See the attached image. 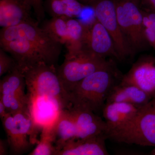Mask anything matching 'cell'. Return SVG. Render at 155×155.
<instances>
[{
    "label": "cell",
    "mask_w": 155,
    "mask_h": 155,
    "mask_svg": "<svg viewBox=\"0 0 155 155\" xmlns=\"http://www.w3.org/2000/svg\"><path fill=\"white\" fill-rule=\"evenodd\" d=\"M34 19L0 31V47L24 70L39 63L55 65L62 45Z\"/></svg>",
    "instance_id": "cell-1"
},
{
    "label": "cell",
    "mask_w": 155,
    "mask_h": 155,
    "mask_svg": "<svg viewBox=\"0 0 155 155\" xmlns=\"http://www.w3.org/2000/svg\"><path fill=\"white\" fill-rule=\"evenodd\" d=\"M123 75L114 63L97 70L77 84L68 93L71 107L102 113L110 92Z\"/></svg>",
    "instance_id": "cell-2"
},
{
    "label": "cell",
    "mask_w": 155,
    "mask_h": 155,
    "mask_svg": "<svg viewBox=\"0 0 155 155\" xmlns=\"http://www.w3.org/2000/svg\"><path fill=\"white\" fill-rule=\"evenodd\" d=\"M27 95L30 99L46 98L58 110L71 107L69 96L63 87L55 65L41 63L22 70Z\"/></svg>",
    "instance_id": "cell-3"
},
{
    "label": "cell",
    "mask_w": 155,
    "mask_h": 155,
    "mask_svg": "<svg viewBox=\"0 0 155 155\" xmlns=\"http://www.w3.org/2000/svg\"><path fill=\"white\" fill-rule=\"evenodd\" d=\"M107 137L119 143L155 147V112L150 103L129 121L108 130Z\"/></svg>",
    "instance_id": "cell-4"
},
{
    "label": "cell",
    "mask_w": 155,
    "mask_h": 155,
    "mask_svg": "<svg viewBox=\"0 0 155 155\" xmlns=\"http://www.w3.org/2000/svg\"><path fill=\"white\" fill-rule=\"evenodd\" d=\"M113 63L84 49L73 55H65L63 64L56 68L63 87L68 94L84 78Z\"/></svg>",
    "instance_id": "cell-5"
},
{
    "label": "cell",
    "mask_w": 155,
    "mask_h": 155,
    "mask_svg": "<svg viewBox=\"0 0 155 155\" xmlns=\"http://www.w3.org/2000/svg\"><path fill=\"white\" fill-rule=\"evenodd\" d=\"M139 1L115 0L119 26L134 54L149 45L143 34V16Z\"/></svg>",
    "instance_id": "cell-6"
},
{
    "label": "cell",
    "mask_w": 155,
    "mask_h": 155,
    "mask_svg": "<svg viewBox=\"0 0 155 155\" xmlns=\"http://www.w3.org/2000/svg\"><path fill=\"white\" fill-rule=\"evenodd\" d=\"M95 18L107 29L112 37L119 61L126 60L134 53L127 42L117 19L115 0H96L91 5Z\"/></svg>",
    "instance_id": "cell-7"
},
{
    "label": "cell",
    "mask_w": 155,
    "mask_h": 155,
    "mask_svg": "<svg viewBox=\"0 0 155 155\" xmlns=\"http://www.w3.org/2000/svg\"><path fill=\"white\" fill-rule=\"evenodd\" d=\"M121 81L137 87L153 98L155 97V57L146 55L139 58L128 72L123 75Z\"/></svg>",
    "instance_id": "cell-8"
},
{
    "label": "cell",
    "mask_w": 155,
    "mask_h": 155,
    "mask_svg": "<svg viewBox=\"0 0 155 155\" xmlns=\"http://www.w3.org/2000/svg\"><path fill=\"white\" fill-rule=\"evenodd\" d=\"M84 49L104 58L112 57L119 60L112 37L95 18L86 24Z\"/></svg>",
    "instance_id": "cell-9"
},
{
    "label": "cell",
    "mask_w": 155,
    "mask_h": 155,
    "mask_svg": "<svg viewBox=\"0 0 155 155\" xmlns=\"http://www.w3.org/2000/svg\"><path fill=\"white\" fill-rule=\"evenodd\" d=\"M69 109L77 127L76 138H86L101 135L107 136V124L98 115L92 111L72 107Z\"/></svg>",
    "instance_id": "cell-10"
},
{
    "label": "cell",
    "mask_w": 155,
    "mask_h": 155,
    "mask_svg": "<svg viewBox=\"0 0 155 155\" xmlns=\"http://www.w3.org/2000/svg\"><path fill=\"white\" fill-rule=\"evenodd\" d=\"M48 127L58 154L68 141L77 137L76 124L69 109L58 111L53 123Z\"/></svg>",
    "instance_id": "cell-11"
},
{
    "label": "cell",
    "mask_w": 155,
    "mask_h": 155,
    "mask_svg": "<svg viewBox=\"0 0 155 155\" xmlns=\"http://www.w3.org/2000/svg\"><path fill=\"white\" fill-rule=\"evenodd\" d=\"M31 9L25 0H0V26L11 27L34 20Z\"/></svg>",
    "instance_id": "cell-12"
},
{
    "label": "cell",
    "mask_w": 155,
    "mask_h": 155,
    "mask_svg": "<svg viewBox=\"0 0 155 155\" xmlns=\"http://www.w3.org/2000/svg\"><path fill=\"white\" fill-rule=\"evenodd\" d=\"M107 139L106 135L73 139L64 145L58 155H109L106 146Z\"/></svg>",
    "instance_id": "cell-13"
},
{
    "label": "cell",
    "mask_w": 155,
    "mask_h": 155,
    "mask_svg": "<svg viewBox=\"0 0 155 155\" xmlns=\"http://www.w3.org/2000/svg\"><path fill=\"white\" fill-rule=\"evenodd\" d=\"M153 99L137 87L120 81L110 92L106 103H127L140 109L149 104Z\"/></svg>",
    "instance_id": "cell-14"
},
{
    "label": "cell",
    "mask_w": 155,
    "mask_h": 155,
    "mask_svg": "<svg viewBox=\"0 0 155 155\" xmlns=\"http://www.w3.org/2000/svg\"><path fill=\"white\" fill-rule=\"evenodd\" d=\"M139 109L127 103L107 102L102 114L109 130L129 121L135 116Z\"/></svg>",
    "instance_id": "cell-15"
},
{
    "label": "cell",
    "mask_w": 155,
    "mask_h": 155,
    "mask_svg": "<svg viewBox=\"0 0 155 155\" xmlns=\"http://www.w3.org/2000/svg\"><path fill=\"white\" fill-rule=\"evenodd\" d=\"M2 122L7 134V141L11 153L21 155L28 152L32 143L20 132L12 115L8 113Z\"/></svg>",
    "instance_id": "cell-16"
},
{
    "label": "cell",
    "mask_w": 155,
    "mask_h": 155,
    "mask_svg": "<svg viewBox=\"0 0 155 155\" xmlns=\"http://www.w3.org/2000/svg\"><path fill=\"white\" fill-rule=\"evenodd\" d=\"M68 35L66 44L65 55L75 54L84 49L86 24L75 18L67 19Z\"/></svg>",
    "instance_id": "cell-17"
},
{
    "label": "cell",
    "mask_w": 155,
    "mask_h": 155,
    "mask_svg": "<svg viewBox=\"0 0 155 155\" xmlns=\"http://www.w3.org/2000/svg\"><path fill=\"white\" fill-rule=\"evenodd\" d=\"M45 11L51 17L75 18L82 14L85 6L78 0H45Z\"/></svg>",
    "instance_id": "cell-18"
},
{
    "label": "cell",
    "mask_w": 155,
    "mask_h": 155,
    "mask_svg": "<svg viewBox=\"0 0 155 155\" xmlns=\"http://www.w3.org/2000/svg\"><path fill=\"white\" fill-rule=\"evenodd\" d=\"M26 83L22 70L17 65L0 81V95H25Z\"/></svg>",
    "instance_id": "cell-19"
},
{
    "label": "cell",
    "mask_w": 155,
    "mask_h": 155,
    "mask_svg": "<svg viewBox=\"0 0 155 155\" xmlns=\"http://www.w3.org/2000/svg\"><path fill=\"white\" fill-rule=\"evenodd\" d=\"M11 115L21 133L27 138L28 136H30L31 143H33L35 141L34 136L36 124L31 113L30 103L22 110Z\"/></svg>",
    "instance_id": "cell-20"
},
{
    "label": "cell",
    "mask_w": 155,
    "mask_h": 155,
    "mask_svg": "<svg viewBox=\"0 0 155 155\" xmlns=\"http://www.w3.org/2000/svg\"><path fill=\"white\" fill-rule=\"evenodd\" d=\"M68 18L64 16L52 17L51 19L43 21L41 27L46 31L56 41L65 45L68 35Z\"/></svg>",
    "instance_id": "cell-21"
},
{
    "label": "cell",
    "mask_w": 155,
    "mask_h": 155,
    "mask_svg": "<svg viewBox=\"0 0 155 155\" xmlns=\"http://www.w3.org/2000/svg\"><path fill=\"white\" fill-rule=\"evenodd\" d=\"M58 150L53 143L48 127L42 134L41 139L29 155H57Z\"/></svg>",
    "instance_id": "cell-22"
},
{
    "label": "cell",
    "mask_w": 155,
    "mask_h": 155,
    "mask_svg": "<svg viewBox=\"0 0 155 155\" xmlns=\"http://www.w3.org/2000/svg\"><path fill=\"white\" fill-rule=\"evenodd\" d=\"M143 16V34L149 45L155 51V29L152 22L147 15L142 9Z\"/></svg>",
    "instance_id": "cell-23"
},
{
    "label": "cell",
    "mask_w": 155,
    "mask_h": 155,
    "mask_svg": "<svg viewBox=\"0 0 155 155\" xmlns=\"http://www.w3.org/2000/svg\"><path fill=\"white\" fill-rule=\"evenodd\" d=\"M16 66L14 58L2 49H0V76L10 72Z\"/></svg>",
    "instance_id": "cell-24"
},
{
    "label": "cell",
    "mask_w": 155,
    "mask_h": 155,
    "mask_svg": "<svg viewBox=\"0 0 155 155\" xmlns=\"http://www.w3.org/2000/svg\"><path fill=\"white\" fill-rule=\"evenodd\" d=\"M28 5L33 9L36 16L37 20L39 22L43 21L45 18V10L43 0H25Z\"/></svg>",
    "instance_id": "cell-25"
},
{
    "label": "cell",
    "mask_w": 155,
    "mask_h": 155,
    "mask_svg": "<svg viewBox=\"0 0 155 155\" xmlns=\"http://www.w3.org/2000/svg\"><path fill=\"white\" fill-rule=\"evenodd\" d=\"M143 10L155 13V0H141Z\"/></svg>",
    "instance_id": "cell-26"
},
{
    "label": "cell",
    "mask_w": 155,
    "mask_h": 155,
    "mask_svg": "<svg viewBox=\"0 0 155 155\" xmlns=\"http://www.w3.org/2000/svg\"><path fill=\"white\" fill-rule=\"evenodd\" d=\"M9 147L8 141H5L2 139L0 140V155H7L8 153Z\"/></svg>",
    "instance_id": "cell-27"
},
{
    "label": "cell",
    "mask_w": 155,
    "mask_h": 155,
    "mask_svg": "<svg viewBox=\"0 0 155 155\" xmlns=\"http://www.w3.org/2000/svg\"><path fill=\"white\" fill-rule=\"evenodd\" d=\"M8 113L7 110L5 106L3 104L2 101H0V117L2 120L8 115Z\"/></svg>",
    "instance_id": "cell-28"
},
{
    "label": "cell",
    "mask_w": 155,
    "mask_h": 155,
    "mask_svg": "<svg viewBox=\"0 0 155 155\" xmlns=\"http://www.w3.org/2000/svg\"><path fill=\"white\" fill-rule=\"evenodd\" d=\"M143 10L145 12L146 14L148 17L149 18L150 20L152 22L154 28L155 29V13L150 12V11H144V10Z\"/></svg>",
    "instance_id": "cell-29"
},
{
    "label": "cell",
    "mask_w": 155,
    "mask_h": 155,
    "mask_svg": "<svg viewBox=\"0 0 155 155\" xmlns=\"http://www.w3.org/2000/svg\"><path fill=\"white\" fill-rule=\"evenodd\" d=\"M84 6H90L96 0H78Z\"/></svg>",
    "instance_id": "cell-30"
},
{
    "label": "cell",
    "mask_w": 155,
    "mask_h": 155,
    "mask_svg": "<svg viewBox=\"0 0 155 155\" xmlns=\"http://www.w3.org/2000/svg\"><path fill=\"white\" fill-rule=\"evenodd\" d=\"M150 104L155 112V97L150 101Z\"/></svg>",
    "instance_id": "cell-31"
},
{
    "label": "cell",
    "mask_w": 155,
    "mask_h": 155,
    "mask_svg": "<svg viewBox=\"0 0 155 155\" xmlns=\"http://www.w3.org/2000/svg\"><path fill=\"white\" fill-rule=\"evenodd\" d=\"M151 154L155 155V148L151 152Z\"/></svg>",
    "instance_id": "cell-32"
},
{
    "label": "cell",
    "mask_w": 155,
    "mask_h": 155,
    "mask_svg": "<svg viewBox=\"0 0 155 155\" xmlns=\"http://www.w3.org/2000/svg\"><path fill=\"white\" fill-rule=\"evenodd\" d=\"M139 1H140V0H139Z\"/></svg>",
    "instance_id": "cell-33"
}]
</instances>
